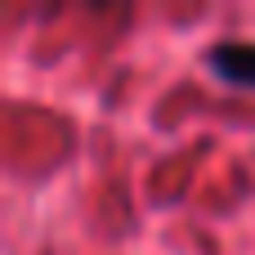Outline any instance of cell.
<instances>
[{"label": "cell", "instance_id": "obj_1", "mask_svg": "<svg viewBox=\"0 0 255 255\" xmlns=\"http://www.w3.org/2000/svg\"><path fill=\"white\" fill-rule=\"evenodd\" d=\"M206 67L215 81L233 90H255V40H220L206 49Z\"/></svg>", "mask_w": 255, "mask_h": 255}]
</instances>
